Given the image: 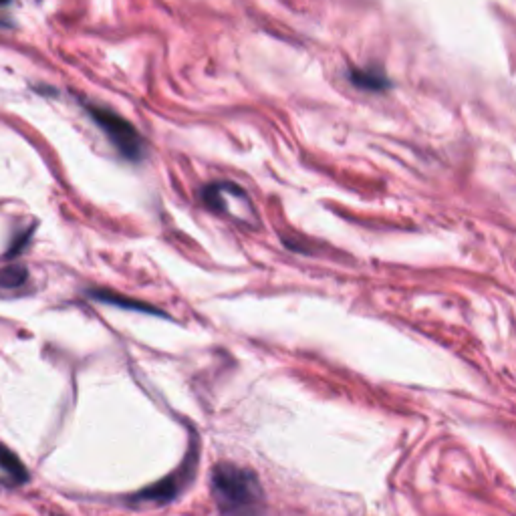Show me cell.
Listing matches in <instances>:
<instances>
[{
  "instance_id": "obj_6",
  "label": "cell",
  "mask_w": 516,
  "mask_h": 516,
  "mask_svg": "<svg viewBox=\"0 0 516 516\" xmlns=\"http://www.w3.org/2000/svg\"><path fill=\"white\" fill-rule=\"evenodd\" d=\"M0 468L7 470L9 476H13L17 482H25L27 480V468L23 466V462L5 446H0Z\"/></svg>"
},
{
  "instance_id": "obj_5",
  "label": "cell",
  "mask_w": 516,
  "mask_h": 516,
  "mask_svg": "<svg viewBox=\"0 0 516 516\" xmlns=\"http://www.w3.org/2000/svg\"><path fill=\"white\" fill-rule=\"evenodd\" d=\"M89 297H93L95 301L107 303V305H115V307H123V309H138V311H144V313H156V315H160V311L154 309V307H150V305H144V303H138V301H129L127 297H121V295L111 293V291L95 289V291H89Z\"/></svg>"
},
{
  "instance_id": "obj_1",
  "label": "cell",
  "mask_w": 516,
  "mask_h": 516,
  "mask_svg": "<svg viewBox=\"0 0 516 516\" xmlns=\"http://www.w3.org/2000/svg\"><path fill=\"white\" fill-rule=\"evenodd\" d=\"M212 496L222 516H263L265 488L258 476L234 462H220L212 472Z\"/></svg>"
},
{
  "instance_id": "obj_4",
  "label": "cell",
  "mask_w": 516,
  "mask_h": 516,
  "mask_svg": "<svg viewBox=\"0 0 516 516\" xmlns=\"http://www.w3.org/2000/svg\"><path fill=\"white\" fill-rule=\"evenodd\" d=\"M347 81L367 93H383L392 87L390 77L379 67H351L347 69Z\"/></svg>"
},
{
  "instance_id": "obj_2",
  "label": "cell",
  "mask_w": 516,
  "mask_h": 516,
  "mask_svg": "<svg viewBox=\"0 0 516 516\" xmlns=\"http://www.w3.org/2000/svg\"><path fill=\"white\" fill-rule=\"evenodd\" d=\"M83 107L91 121L101 129L103 136L109 140V144L123 160L140 164L146 158V140L142 138V134L132 121H127L119 113L97 103L83 101Z\"/></svg>"
},
{
  "instance_id": "obj_8",
  "label": "cell",
  "mask_w": 516,
  "mask_h": 516,
  "mask_svg": "<svg viewBox=\"0 0 516 516\" xmlns=\"http://www.w3.org/2000/svg\"><path fill=\"white\" fill-rule=\"evenodd\" d=\"M7 5H11V0H0V7H7Z\"/></svg>"
},
{
  "instance_id": "obj_3",
  "label": "cell",
  "mask_w": 516,
  "mask_h": 516,
  "mask_svg": "<svg viewBox=\"0 0 516 516\" xmlns=\"http://www.w3.org/2000/svg\"><path fill=\"white\" fill-rule=\"evenodd\" d=\"M196 464H198V458H196V450L192 448V452L188 454L186 462L182 464V468L174 474H170L166 480H160L156 482L154 486L142 490L134 500H144V502H158V504H164V502H170L174 500L186 486L188 482L192 480L194 472H196Z\"/></svg>"
},
{
  "instance_id": "obj_7",
  "label": "cell",
  "mask_w": 516,
  "mask_h": 516,
  "mask_svg": "<svg viewBox=\"0 0 516 516\" xmlns=\"http://www.w3.org/2000/svg\"><path fill=\"white\" fill-rule=\"evenodd\" d=\"M29 273L23 267L11 265V267H3L0 269V289H17L23 287L27 281Z\"/></svg>"
}]
</instances>
